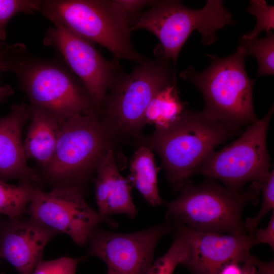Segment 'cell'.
<instances>
[{
  "instance_id": "30",
  "label": "cell",
  "mask_w": 274,
  "mask_h": 274,
  "mask_svg": "<svg viewBox=\"0 0 274 274\" xmlns=\"http://www.w3.org/2000/svg\"><path fill=\"white\" fill-rule=\"evenodd\" d=\"M236 263H229L222 268L219 274H243L241 268Z\"/></svg>"
},
{
  "instance_id": "32",
  "label": "cell",
  "mask_w": 274,
  "mask_h": 274,
  "mask_svg": "<svg viewBox=\"0 0 274 274\" xmlns=\"http://www.w3.org/2000/svg\"><path fill=\"white\" fill-rule=\"evenodd\" d=\"M107 274H118V273L116 272L115 271H114V270L111 268H108V272Z\"/></svg>"
},
{
  "instance_id": "25",
  "label": "cell",
  "mask_w": 274,
  "mask_h": 274,
  "mask_svg": "<svg viewBox=\"0 0 274 274\" xmlns=\"http://www.w3.org/2000/svg\"><path fill=\"white\" fill-rule=\"evenodd\" d=\"M261 192L262 202L261 208L257 215L247 218L244 222L245 228L249 234L253 232L263 218L274 208V170H271L269 175L263 180L257 182Z\"/></svg>"
},
{
  "instance_id": "21",
  "label": "cell",
  "mask_w": 274,
  "mask_h": 274,
  "mask_svg": "<svg viewBox=\"0 0 274 274\" xmlns=\"http://www.w3.org/2000/svg\"><path fill=\"white\" fill-rule=\"evenodd\" d=\"M174 241L168 250L153 262L147 274H173L178 265L183 264L188 254L189 244L182 226L176 225Z\"/></svg>"
},
{
  "instance_id": "24",
  "label": "cell",
  "mask_w": 274,
  "mask_h": 274,
  "mask_svg": "<svg viewBox=\"0 0 274 274\" xmlns=\"http://www.w3.org/2000/svg\"><path fill=\"white\" fill-rule=\"evenodd\" d=\"M247 12L255 16L257 19L255 28L249 33L243 35L245 39L258 37L261 32L266 31V33L274 29V7L267 4L264 0H252Z\"/></svg>"
},
{
  "instance_id": "5",
  "label": "cell",
  "mask_w": 274,
  "mask_h": 274,
  "mask_svg": "<svg viewBox=\"0 0 274 274\" xmlns=\"http://www.w3.org/2000/svg\"><path fill=\"white\" fill-rule=\"evenodd\" d=\"M235 24L223 1L209 0L203 8L195 10L179 1L164 0L154 1L130 27L131 31L144 29L154 35L160 42L156 57L169 60L176 68L180 52L193 31L200 33L203 44L209 45L218 40V30Z\"/></svg>"
},
{
  "instance_id": "26",
  "label": "cell",
  "mask_w": 274,
  "mask_h": 274,
  "mask_svg": "<svg viewBox=\"0 0 274 274\" xmlns=\"http://www.w3.org/2000/svg\"><path fill=\"white\" fill-rule=\"evenodd\" d=\"M81 259L62 257L39 262L32 274H76Z\"/></svg>"
},
{
  "instance_id": "16",
  "label": "cell",
  "mask_w": 274,
  "mask_h": 274,
  "mask_svg": "<svg viewBox=\"0 0 274 274\" xmlns=\"http://www.w3.org/2000/svg\"><path fill=\"white\" fill-rule=\"evenodd\" d=\"M96 172L95 192L99 215L110 219V215L122 214L133 219L138 210L131 195L132 184L120 173L113 149L103 156Z\"/></svg>"
},
{
  "instance_id": "3",
  "label": "cell",
  "mask_w": 274,
  "mask_h": 274,
  "mask_svg": "<svg viewBox=\"0 0 274 274\" xmlns=\"http://www.w3.org/2000/svg\"><path fill=\"white\" fill-rule=\"evenodd\" d=\"M206 55L211 63L205 70L198 72L189 66L179 76L201 93L204 115L229 130L242 133L243 127L258 120L253 102L255 79H251L246 72V52L239 46L227 57Z\"/></svg>"
},
{
  "instance_id": "22",
  "label": "cell",
  "mask_w": 274,
  "mask_h": 274,
  "mask_svg": "<svg viewBox=\"0 0 274 274\" xmlns=\"http://www.w3.org/2000/svg\"><path fill=\"white\" fill-rule=\"evenodd\" d=\"M239 46L245 50L247 56L255 57L258 62L257 78L274 74V33L270 31L264 38L240 39Z\"/></svg>"
},
{
  "instance_id": "29",
  "label": "cell",
  "mask_w": 274,
  "mask_h": 274,
  "mask_svg": "<svg viewBox=\"0 0 274 274\" xmlns=\"http://www.w3.org/2000/svg\"><path fill=\"white\" fill-rule=\"evenodd\" d=\"M257 258L253 256L252 259L245 263L242 268L243 274H257L256 262Z\"/></svg>"
},
{
  "instance_id": "7",
  "label": "cell",
  "mask_w": 274,
  "mask_h": 274,
  "mask_svg": "<svg viewBox=\"0 0 274 274\" xmlns=\"http://www.w3.org/2000/svg\"><path fill=\"white\" fill-rule=\"evenodd\" d=\"M115 139L97 111L59 121L56 148L43 168L44 177L53 187H81L113 149Z\"/></svg>"
},
{
  "instance_id": "13",
  "label": "cell",
  "mask_w": 274,
  "mask_h": 274,
  "mask_svg": "<svg viewBox=\"0 0 274 274\" xmlns=\"http://www.w3.org/2000/svg\"><path fill=\"white\" fill-rule=\"evenodd\" d=\"M182 226L189 244L183 265L192 274H219L228 263H245L253 257L250 253L253 246L248 234L202 232Z\"/></svg>"
},
{
  "instance_id": "28",
  "label": "cell",
  "mask_w": 274,
  "mask_h": 274,
  "mask_svg": "<svg viewBox=\"0 0 274 274\" xmlns=\"http://www.w3.org/2000/svg\"><path fill=\"white\" fill-rule=\"evenodd\" d=\"M252 246L264 243L274 248V214L272 212L268 225L264 228L256 229L249 234Z\"/></svg>"
},
{
  "instance_id": "17",
  "label": "cell",
  "mask_w": 274,
  "mask_h": 274,
  "mask_svg": "<svg viewBox=\"0 0 274 274\" xmlns=\"http://www.w3.org/2000/svg\"><path fill=\"white\" fill-rule=\"evenodd\" d=\"M29 119L31 121L23 142L25 154L27 159L35 160L44 168L55 151L59 121L51 114L31 106Z\"/></svg>"
},
{
  "instance_id": "33",
  "label": "cell",
  "mask_w": 274,
  "mask_h": 274,
  "mask_svg": "<svg viewBox=\"0 0 274 274\" xmlns=\"http://www.w3.org/2000/svg\"><path fill=\"white\" fill-rule=\"evenodd\" d=\"M0 274H5V273H0Z\"/></svg>"
},
{
  "instance_id": "27",
  "label": "cell",
  "mask_w": 274,
  "mask_h": 274,
  "mask_svg": "<svg viewBox=\"0 0 274 274\" xmlns=\"http://www.w3.org/2000/svg\"><path fill=\"white\" fill-rule=\"evenodd\" d=\"M123 15L127 19L130 26L131 22L142 12L150 8L154 1L150 0H113Z\"/></svg>"
},
{
  "instance_id": "4",
  "label": "cell",
  "mask_w": 274,
  "mask_h": 274,
  "mask_svg": "<svg viewBox=\"0 0 274 274\" xmlns=\"http://www.w3.org/2000/svg\"><path fill=\"white\" fill-rule=\"evenodd\" d=\"M180 191L176 199L162 204L166 220L198 231L238 234H247L243 211L258 203L260 192L256 182L233 189L209 177L197 184L189 181Z\"/></svg>"
},
{
  "instance_id": "14",
  "label": "cell",
  "mask_w": 274,
  "mask_h": 274,
  "mask_svg": "<svg viewBox=\"0 0 274 274\" xmlns=\"http://www.w3.org/2000/svg\"><path fill=\"white\" fill-rule=\"evenodd\" d=\"M59 234L35 220L19 217L0 223V258L19 274H32L47 243Z\"/></svg>"
},
{
  "instance_id": "8",
  "label": "cell",
  "mask_w": 274,
  "mask_h": 274,
  "mask_svg": "<svg viewBox=\"0 0 274 274\" xmlns=\"http://www.w3.org/2000/svg\"><path fill=\"white\" fill-rule=\"evenodd\" d=\"M39 11L51 21L106 48L117 60L139 64L149 59L133 48L130 24L113 0L41 1Z\"/></svg>"
},
{
  "instance_id": "2",
  "label": "cell",
  "mask_w": 274,
  "mask_h": 274,
  "mask_svg": "<svg viewBox=\"0 0 274 274\" xmlns=\"http://www.w3.org/2000/svg\"><path fill=\"white\" fill-rule=\"evenodd\" d=\"M242 133L227 129L201 111L186 110L168 126L135 142L157 153L173 190L178 191L217 146Z\"/></svg>"
},
{
  "instance_id": "12",
  "label": "cell",
  "mask_w": 274,
  "mask_h": 274,
  "mask_svg": "<svg viewBox=\"0 0 274 274\" xmlns=\"http://www.w3.org/2000/svg\"><path fill=\"white\" fill-rule=\"evenodd\" d=\"M173 227L166 220L144 230L119 233L95 227L88 240V255L98 257L118 274H147L156 246Z\"/></svg>"
},
{
  "instance_id": "15",
  "label": "cell",
  "mask_w": 274,
  "mask_h": 274,
  "mask_svg": "<svg viewBox=\"0 0 274 274\" xmlns=\"http://www.w3.org/2000/svg\"><path fill=\"white\" fill-rule=\"evenodd\" d=\"M30 117V106L15 104L0 118V180L18 179L37 184L41 176L27 163L22 131Z\"/></svg>"
},
{
  "instance_id": "10",
  "label": "cell",
  "mask_w": 274,
  "mask_h": 274,
  "mask_svg": "<svg viewBox=\"0 0 274 274\" xmlns=\"http://www.w3.org/2000/svg\"><path fill=\"white\" fill-rule=\"evenodd\" d=\"M26 213L58 233L67 234L79 246L88 242L99 223L117 226L116 222L102 218L88 204L81 187L77 186L54 187L48 192L38 188Z\"/></svg>"
},
{
  "instance_id": "23",
  "label": "cell",
  "mask_w": 274,
  "mask_h": 274,
  "mask_svg": "<svg viewBox=\"0 0 274 274\" xmlns=\"http://www.w3.org/2000/svg\"><path fill=\"white\" fill-rule=\"evenodd\" d=\"M41 3V1L34 0H0V40H5L7 24L15 15L39 11Z\"/></svg>"
},
{
  "instance_id": "1",
  "label": "cell",
  "mask_w": 274,
  "mask_h": 274,
  "mask_svg": "<svg viewBox=\"0 0 274 274\" xmlns=\"http://www.w3.org/2000/svg\"><path fill=\"white\" fill-rule=\"evenodd\" d=\"M0 69L15 74L30 106L59 121L97 111L83 85L65 64L35 56L22 44L0 43Z\"/></svg>"
},
{
  "instance_id": "31",
  "label": "cell",
  "mask_w": 274,
  "mask_h": 274,
  "mask_svg": "<svg viewBox=\"0 0 274 274\" xmlns=\"http://www.w3.org/2000/svg\"><path fill=\"white\" fill-rule=\"evenodd\" d=\"M13 93V90L9 85H0V102L7 97L12 95Z\"/></svg>"
},
{
  "instance_id": "6",
  "label": "cell",
  "mask_w": 274,
  "mask_h": 274,
  "mask_svg": "<svg viewBox=\"0 0 274 274\" xmlns=\"http://www.w3.org/2000/svg\"><path fill=\"white\" fill-rule=\"evenodd\" d=\"M169 60L156 57L139 63L129 74L118 76L98 112L116 138H141L144 115L156 94L177 83L176 68Z\"/></svg>"
},
{
  "instance_id": "20",
  "label": "cell",
  "mask_w": 274,
  "mask_h": 274,
  "mask_svg": "<svg viewBox=\"0 0 274 274\" xmlns=\"http://www.w3.org/2000/svg\"><path fill=\"white\" fill-rule=\"evenodd\" d=\"M38 188L37 184L29 182L20 181L14 185L0 180V214L9 219L21 217L26 213Z\"/></svg>"
},
{
  "instance_id": "19",
  "label": "cell",
  "mask_w": 274,
  "mask_h": 274,
  "mask_svg": "<svg viewBox=\"0 0 274 274\" xmlns=\"http://www.w3.org/2000/svg\"><path fill=\"white\" fill-rule=\"evenodd\" d=\"M186 106L180 98L177 83L168 85L159 91L150 103L144 115V124L154 125L156 129L166 127L187 110Z\"/></svg>"
},
{
  "instance_id": "11",
  "label": "cell",
  "mask_w": 274,
  "mask_h": 274,
  "mask_svg": "<svg viewBox=\"0 0 274 274\" xmlns=\"http://www.w3.org/2000/svg\"><path fill=\"white\" fill-rule=\"evenodd\" d=\"M51 22L54 27L47 30L44 44L54 48L61 56L98 111L108 91L122 72L118 60L107 59L93 43L77 36L60 22Z\"/></svg>"
},
{
  "instance_id": "18",
  "label": "cell",
  "mask_w": 274,
  "mask_h": 274,
  "mask_svg": "<svg viewBox=\"0 0 274 274\" xmlns=\"http://www.w3.org/2000/svg\"><path fill=\"white\" fill-rule=\"evenodd\" d=\"M130 176L132 185L152 207L163 204L158 188V174L153 152L145 146H138L130 163Z\"/></svg>"
},
{
  "instance_id": "9",
  "label": "cell",
  "mask_w": 274,
  "mask_h": 274,
  "mask_svg": "<svg viewBox=\"0 0 274 274\" xmlns=\"http://www.w3.org/2000/svg\"><path fill=\"white\" fill-rule=\"evenodd\" d=\"M273 110L272 105L262 119L246 127L235 141L212 152L195 175L213 178L233 189L265 179L270 172L267 134Z\"/></svg>"
}]
</instances>
